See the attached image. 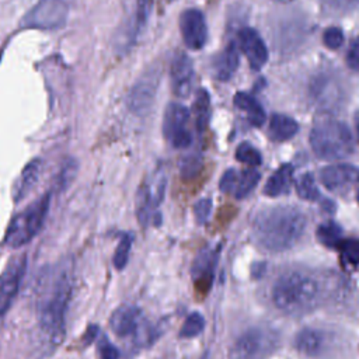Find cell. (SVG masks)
Listing matches in <instances>:
<instances>
[{
    "label": "cell",
    "mask_w": 359,
    "mask_h": 359,
    "mask_svg": "<svg viewBox=\"0 0 359 359\" xmlns=\"http://www.w3.org/2000/svg\"><path fill=\"white\" fill-rule=\"evenodd\" d=\"M73 290V269L69 261L57 262L41 276L36 292V327L45 352L55 351L65 338L66 316Z\"/></svg>",
    "instance_id": "cell-1"
},
{
    "label": "cell",
    "mask_w": 359,
    "mask_h": 359,
    "mask_svg": "<svg viewBox=\"0 0 359 359\" xmlns=\"http://www.w3.org/2000/svg\"><path fill=\"white\" fill-rule=\"evenodd\" d=\"M42 171V161L39 158L31 160L21 171L18 180H15L13 187V198L15 202L24 199L32 188L36 185Z\"/></svg>",
    "instance_id": "cell-19"
},
{
    "label": "cell",
    "mask_w": 359,
    "mask_h": 359,
    "mask_svg": "<svg viewBox=\"0 0 359 359\" xmlns=\"http://www.w3.org/2000/svg\"><path fill=\"white\" fill-rule=\"evenodd\" d=\"M259 172L250 168V170H244L241 172H238V178H237V182H236V188L233 191L234 196L237 199H243L245 198L255 187L257 184L259 182Z\"/></svg>",
    "instance_id": "cell-26"
},
{
    "label": "cell",
    "mask_w": 359,
    "mask_h": 359,
    "mask_svg": "<svg viewBox=\"0 0 359 359\" xmlns=\"http://www.w3.org/2000/svg\"><path fill=\"white\" fill-rule=\"evenodd\" d=\"M69 7L65 0H39L22 17L21 27L31 29L53 31L66 24Z\"/></svg>",
    "instance_id": "cell-7"
},
{
    "label": "cell",
    "mask_w": 359,
    "mask_h": 359,
    "mask_svg": "<svg viewBox=\"0 0 359 359\" xmlns=\"http://www.w3.org/2000/svg\"><path fill=\"white\" fill-rule=\"evenodd\" d=\"M168 1H172V0H168Z\"/></svg>",
    "instance_id": "cell-44"
},
{
    "label": "cell",
    "mask_w": 359,
    "mask_h": 359,
    "mask_svg": "<svg viewBox=\"0 0 359 359\" xmlns=\"http://www.w3.org/2000/svg\"><path fill=\"white\" fill-rule=\"evenodd\" d=\"M314 154L323 160H342L353 151V136L346 123L324 115L316 119L310 132Z\"/></svg>",
    "instance_id": "cell-4"
},
{
    "label": "cell",
    "mask_w": 359,
    "mask_h": 359,
    "mask_svg": "<svg viewBox=\"0 0 359 359\" xmlns=\"http://www.w3.org/2000/svg\"><path fill=\"white\" fill-rule=\"evenodd\" d=\"M306 215L293 205H276L261 209L252 219L254 241L272 252L292 248L304 234Z\"/></svg>",
    "instance_id": "cell-2"
},
{
    "label": "cell",
    "mask_w": 359,
    "mask_h": 359,
    "mask_svg": "<svg viewBox=\"0 0 359 359\" xmlns=\"http://www.w3.org/2000/svg\"><path fill=\"white\" fill-rule=\"evenodd\" d=\"M210 212H212V199L209 198H202L194 205V213H195L196 222L201 224L208 222Z\"/></svg>",
    "instance_id": "cell-36"
},
{
    "label": "cell",
    "mask_w": 359,
    "mask_h": 359,
    "mask_svg": "<svg viewBox=\"0 0 359 359\" xmlns=\"http://www.w3.org/2000/svg\"><path fill=\"white\" fill-rule=\"evenodd\" d=\"M316 236L321 244L330 248H337L342 240V227L335 222H327L317 227Z\"/></svg>",
    "instance_id": "cell-25"
},
{
    "label": "cell",
    "mask_w": 359,
    "mask_h": 359,
    "mask_svg": "<svg viewBox=\"0 0 359 359\" xmlns=\"http://www.w3.org/2000/svg\"><path fill=\"white\" fill-rule=\"evenodd\" d=\"M165 191V177L163 172L154 174L150 180H147L139 189L137 201H136V210L139 222L143 226L150 223L158 224L160 215L156 212L158 205L164 198Z\"/></svg>",
    "instance_id": "cell-8"
},
{
    "label": "cell",
    "mask_w": 359,
    "mask_h": 359,
    "mask_svg": "<svg viewBox=\"0 0 359 359\" xmlns=\"http://www.w3.org/2000/svg\"><path fill=\"white\" fill-rule=\"evenodd\" d=\"M299 132V123L283 114H273L269 119L268 133L275 142H285L292 139Z\"/></svg>",
    "instance_id": "cell-21"
},
{
    "label": "cell",
    "mask_w": 359,
    "mask_h": 359,
    "mask_svg": "<svg viewBox=\"0 0 359 359\" xmlns=\"http://www.w3.org/2000/svg\"><path fill=\"white\" fill-rule=\"evenodd\" d=\"M180 29L184 43L189 49H201L208 39V27L205 15L196 8L184 10L180 15Z\"/></svg>",
    "instance_id": "cell-12"
},
{
    "label": "cell",
    "mask_w": 359,
    "mask_h": 359,
    "mask_svg": "<svg viewBox=\"0 0 359 359\" xmlns=\"http://www.w3.org/2000/svg\"><path fill=\"white\" fill-rule=\"evenodd\" d=\"M236 158L248 165H259L262 161L261 153L250 143H240L236 150Z\"/></svg>",
    "instance_id": "cell-31"
},
{
    "label": "cell",
    "mask_w": 359,
    "mask_h": 359,
    "mask_svg": "<svg viewBox=\"0 0 359 359\" xmlns=\"http://www.w3.org/2000/svg\"><path fill=\"white\" fill-rule=\"evenodd\" d=\"M189 111L180 102L167 105L163 119V133L165 139L177 149H185L192 143V135L187 129Z\"/></svg>",
    "instance_id": "cell-10"
},
{
    "label": "cell",
    "mask_w": 359,
    "mask_h": 359,
    "mask_svg": "<svg viewBox=\"0 0 359 359\" xmlns=\"http://www.w3.org/2000/svg\"><path fill=\"white\" fill-rule=\"evenodd\" d=\"M323 43L328 49H338L344 43V32L338 27H330L323 34Z\"/></svg>",
    "instance_id": "cell-33"
},
{
    "label": "cell",
    "mask_w": 359,
    "mask_h": 359,
    "mask_svg": "<svg viewBox=\"0 0 359 359\" xmlns=\"http://www.w3.org/2000/svg\"><path fill=\"white\" fill-rule=\"evenodd\" d=\"M234 105L247 115V119L254 126H261L265 122V111L262 105L248 93H237L234 95Z\"/></svg>",
    "instance_id": "cell-23"
},
{
    "label": "cell",
    "mask_w": 359,
    "mask_h": 359,
    "mask_svg": "<svg viewBox=\"0 0 359 359\" xmlns=\"http://www.w3.org/2000/svg\"><path fill=\"white\" fill-rule=\"evenodd\" d=\"M199 167H201V157L198 154L187 156L181 163V175H182V178L189 180V178L195 177L199 171Z\"/></svg>",
    "instance_id": "cell-34"
},
{
    "label": "cell",
    "mask_w": 359,
    "mask_h": 359,
    "mask_svg": "<svg viewBox=\"0 0 359 359\" xmlns=\"http://www.w3.org/2000/svg\"><path fill=\"white\" fill-rule=\"evenodd\" d=\"M324 296L320 279L309 272L292 271L280 275L271 290L276 309L289 316H300L314 310Z\"/></svg>",
    "instance_id": "cell-3"
},
{
    "label": "cell",
    "mask_w": 359,
    "mask_h": 359,
    "mask_svg": "<svg viewBox=\"0 0 359 359\" xmlns=\"http://www.w3.org/2000/svg\"><path fill=\"white\" fill-rule=\"evenodd\" d=\"M337 248L341 252L344 262L352 268H359V238L341 240Z\"/></svg>",
    "instance_id": "cell-28"
},
{
    "label": "cell",
    "mask_w": 359,
    "mask_h": 359,
    "mask_svg": "<svg viewBox=\"0 0 359 359\" xmlns=\"http://www.w3.org/2000/svg\"><path fill=\"white\" fill-rule=\"evenodd\" d=\"M293 180V167L282 164L265 182L264 194L266 196H279L289 192Z\"/></svg>",
    "instance_id": "cell-22"
},
{
    "label": "cell",
    "mask_w": 359,
    "mask_h": 359,
    "mask_svg": "<svg viewBox=\"0 0 359 359\" xmlns=\"http://www.w3.org/2000/svg\"><path fill=\"white\" fill-rule=\"evenodd\" d=\"M109 325L118 337L136 335L142 328V311L135 306H122L112 313Z\"/></svg>",
    "instance_id": "cell-16"
},
{
    "label": "cell",
    "mask_w": 359,
    "mask_h": 359,
    "mask_svg": "<svg viewBox=\"0 0 359 359\" xmlns=\"http://www.w3.org/2000/svg\"><path fill=\"white\" fill-rule=\"evenodd\" d=\"M240 63V53L238 48L234 42L229 43L213 60L212 63V72L216 80H230L237 70Z\"/></svg>",
    "instance_id": "cell-18"
},
{
    "label": "cell",
    "mask_w": 359,
    "mask_h": 359,
    "mask_svg": "<svg viewBox=\"0 0 359 359\" xmlns=\"http://www.w3.org/2000/svg\"><path fill=\"white\" fill-rule=\"evenodd\" d=\"M76 163L74 161H67L62 171H60V175H59V187H66L73 178H74V174H76Z\"/></svg>",
    "instance_id": "cell-40"
},
{
    "label": "cell",
    "mask_w": 359,
    "mask_h": 359,
    "mask_svg": "<svg viewBox=\"0 0 359 359\" xmlns=\"http://www.w3.org/2000/svg\"><path fill=\"white\" fill-rule=\"evenodd\" d=\"M50 205V194H45L27 206L11 220L7 227L4 243L10 248H20L29 243L45 223Z\"/></svg>",
    "instance_id": "cell-5"
},
{
    "label": "cell",
    "mask_w": 359,
    "mask_h": 359,
    "mask_svg": "<svg viewBox=\"0 0 359 359\" xmlns=\"http://www.w3.org/2000/svg\"><path fill=\"white\" fill-rule=\"evenodd\" d=\"M217 257H219V248L209 247L201 251L199 255L195 258L192 265V278L198 285V287H202V286L209 287L213 279Z\"/></svg>",
    "instance_id": "cell-17"
},
{
    "label": "cell",
    "mask_w": 359,
    "mask_h": 359,
    "mask_svg": "<svg viewBox=\"0 0 359 359\" xmlns=\"http://www.w3.org/2000/svg\"><path fill=\"white\" fill-rule=\"evenodd\" d=\"M325 345V335L316 328H303L294 338V346L299 352L314 356L318 355Z\"/></svg>",
    "instance_id": "cell-20"
},
{
    "label": "cell",
    "mask_w": 359,
    "mask_h": 359,
    "mask_svg": "<svg viewBox=\"0 0 359 359\" xmlns=\"http://www.w3.org/2000/svg\"><path fill=\"white\" fill-rule=\"evenodd\" d=\"M238 46L247 57L251 69L259 70L268 62V48L261 35L254 28L245 27L240 29Z\"/></svg>",
    "instance_id": "cell-14"
},
{
    "label": "cell",
    "mask_w": 359,
    "mask_h": 359,
    "mask_svg": "<svg viewBox=\"0 0 359 359\" xmlns=\"http://www.w3.org/2000/svg\"><path fill=\"white\" fill-rule=\"evenodd\" d=\"M359 180V170L351 164H331L320 171L321 184L331 192H345Z\"/></svg>",
    "instance_id": "cell-13"
},
{
    "label": "cell",
    "mask_w": 359,
    "mask_h": 359,
    "mask_svg": "<svg viewBox=\"0 0 359 359\" xmlns=\"http://www.w3.org/2000/svg\"><path fill=\"white\" fill-rule=\"evenodd\" d=\"M203 328H205V318H203V316L196 313V311L191 313L185 318V321H184V324H182V327L180 330V337L181 338H194V337L202 334Z\"/></svg>",
    "instance_id": "cell-29"
},
{
    "label": "cell",
    "mask_w": 359,
    "mask_h": 359,
    "mask_svg": "<svg viewBox=\"0 0 359 359\" xmlns=\"http://www.w3.org/2000/svg\"><path fill=\"white\" fill-rule=\"evenodd\" d=\"M296 191L299 194V196L304 201H318L320 199V191L316 185V181H314V177L311 172H304L299 180H297V184H296Z\"/></svg>",
    "instance_id": "cell-27"
},
{
    "label": "cell",
    "mask_w": 359,
    "mask_h": 359,
    "mask_svg": "<svg viewBox=\"0 0 359 359\" xmlns=\"http://www.w3.org/2000/svg\"><path fill=\"white\" fill-rule=\"evenodd\" d=\"M346 65L349 69L359 72V36L352 42L346 53Z\"/></svg>",
    "instance_id": "cell-39"
},
{
    "label": "cell",
    "mask_w": 359,
    "mask_h": 359,
    "mask_svg": "<svg viewBox=\"0 0 359 359\" xmlns=\"http://www.w3.org/2000/svg\"><path fill=\"white\" fill-rule=\"evenodd\" d=\"M324 3L335 11H351L359 8V0H324Z\"/></svg>",
    "instance_id": "cell-38"
},
{
    "label": "cell",
    "mask_w": 359,
    "mask_h": 359,
    "mask_svg": "<svg viewBox=\"0 0 359 359\" xmlns=\"http://www.w3.org/2000/svg\"><path fill=\"white\" fill-rule=\"evenodd\" d=\"M194 77L195 73L191 59L185 53H178L172 59L170 67L172 93L180 98L188 97L194 87Z\"/></svg>",
    "instance_id": "cell-15"
},
{
    "label": "cell",
    "mask_w": 359,
    "mask_h": 359,
    "mask_svg": "<svg viewBox=\"0 0 359 359\" xmlns=\"http://www.w3.org/2000/svg\"><path fill=\"white\" fill-rule=\"evenodd\" d=\"M153 7V0H136V13H135V25H133V32L137 35L142 28L146 25L150 11Z\"/></svg>",
    "instance_id": "cell-32"
},
{
    "label": "cell",
    "mask_w": 359,
    "mask_h": 359,
    "mask_svg": "<svg viewBox=\"0 0 359 359\" xmlns=\"http://www.w3.org/2000/svg\"><path fill=\"white\" fill-rule=\"evenodd\" d=\"M355 126H356V133H358V140H359V111L355 114Z\"/></svg>",
    "instance_id": "cell-41"
},
{
    "label": "cell",
    "mask_w": 359,
    "mask_h": 359,
    "mask_svg": "<svg viewBox=\"0 0 359 359\" xmlns=\"http://www.w3.org/2000/svg\"><path fill=\"white\" fill-rule=\"evenodd\" d=\"M132 234L129 233H125L122 234L116 248H115V254H114V265L116 269H123L128 264V259H129V252H130V248H132Z\"/></svg>",
    "instance_id": "cell-30"
},
{
    "label": "cell",
    "mask_w": 359,
    "mask_h": 359,
    "mask_svg": "<svg viewBox=\"0 0 359 359\" xmlns=\"http://www.w3.org/2000/svg\"><path fill=\"white\" fill-rule=\"evenodd\" d=\"M276 1H280V3H289V1H293V0H276Z\"/></svg>",
    "instance_id": "cell-42"
},
{
    "label": "cell",
    "mask_w": 359,
    "mask_h": 359,
    "mask_svg": "<svg viewBox=\"0 0 359 359\" xmlns=\"http://www.w3.org/2000/svg\"><path fill=\"white\" fill-rule=\"evenodd\" d=\"M160 69L153 66L149 67L133 84L128 95V107L133 114L144 115L150 111L160 84Z\"/></svg>",
    "instance_id": "cell-9"
},
{
    "label": "cell",
    "mask_w": 359,
    "mask_h": 359,
    "mask_svg": "<svg viewBox=\"0 0 359 359\" xmlns=\"http://www.w3.org/2000/svg\"><path fill=\"white\" fill-rule=\"evenodd\" d=\"M276 334L265 328H250L233 344L229 359H266L276 346Z\"/></svg>",
    "instance_id": "cell-6"
},
{
    "label": "cell",
    "mask_w": 359,
    "mask_h": 359,
    "mask_svg": "<svg viewBox=\"0 0 359 359\" xmlns=\"http://www.w3.org/2000/svg\"><path fill=\"white\" fill-rule=\"evenodd\" d=\"M356 199H358V202H359V187H358V191H356Z\"/></svg>",
    "instance_id": "cell-43"
},
{
    "label": "cell",
    "mask_w": 359,
    "mask_h": 359,
    "mask_svg": "<svg viewBox=\"0 0 359 359\" xmlns=\"http://www.w3.org/2000/svg\"><path fill=\"white\" fill-rule=\"evenodd\" d=\"M194 115H195V126L199 132H203L208 126L210 116V97L205 88H199L194 102Z\"/></svg>",
    "instance_id": "cell-24"
},
{
    "label": "cell",
    "mask_w": 359,
    "mask_h": 359,
    "mask_svg": "<svg viewBox=\"0 0 359 359\" xmlns=\"http://www.w3.org/2000/svg\"><path fill=\"white\" fill-rule=\"evenodd\" d=\"M97 351L101 359H119V351L109 342L105 335H101L97 341Z\"/></svg>",
    "instance_id": "cell-35"
},
{
    "label": "cell",
    "mask_w": 359,
    "mask_h": 359,
    "mask_svg": "<svg viewBox=\"0 0 359 359\" xmlns=\"http://www.w3.org/2000/svg\"><path fill=\"white\" fill-rule=\"evenodd\" d=\"M238 178V172L234 168H229L224 171V174L222 175L220 181H219V188L222 192L224 194H230L234 191L236 188V182Z\"/></svg>",
    "instance_id": "cell-37"
},
{
    "label": "cell",
    "mask_w": 359,
    "mask_h": 359,
    "mask_svg": "<svg viewBox=\"0 0 359 359\" xmlns=\"http://www.w3.org/2000/svg\"><path fill=\"white\" fill-rule=\"evenodd\" d=\"M25 268H27V257L20 255L13 258L1 272L0 275V318L8 311V309L11 307L17 296L25 273Z\"/></svg>",
    "instance_id": "cell-11"
}]
</instances>
